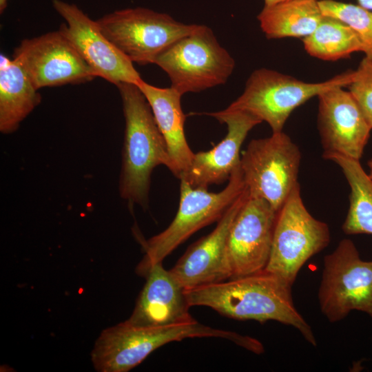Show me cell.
Returning <instances> with one entry per match:
<instances>
[{"label": "cell", "instance_id": "cell-18", "mask_svg": "<svg viewBox=\"0 0 372 372\" xmlns=\"http://www.w3.org/2000/svg\"><path fill=\"white\" fill-rule=\"evenodd\" d=\"M138 85L148 101L166 142L173 164L172 172L178 178L188 169L194 155L185 134V116L181 107L183 95L171 86L158 87L144 80Z\"/></svg>", "mask_w": 372, "mask_h": 372}, {"label": "cell", "instance_id": "cell-15", "mask_svg": "<svg viewBox=\"0 0 372 372\" xmlns=\"http://www.w3.org/2000/svg\"><path fill=\"white\" fill-rule=\"evenodd\" d=\"M227 126L225 137L212 149L194 153L188 169L178 178L192 187L208 189L212 184L229 180L240 166V149L249 131L262 123L243 111L223 110L204 113Z\"/></svg>", "mask_w": 372, "mask_h": 372}, {"label": "cell", "instance_id": "cell-3", "mask_svg": "<svg viewBox=\"0 0 372 372\" xmlns=\"http://www.w3.org/2000/svg\"><path fill=\"white\" fill-rule=\"evenodd\" d=\"M194 338H218L248 348L251 338L236 332L191 322L165 326H135L125 321L103 330L91 351L99 372H127L156 349L175 341Z\"/></svg>", "mask_w": 372, "mask_h": 372}, {"label": "cell", "instance_id": "cell-7", "mask_svg": "<svg viewBox=\"0 0 372 372\" xmlns=\"http://www.w3.org/2000/svg\"><path fill=\"white\" fill-rule=\"evenodd\" d=\"M300 159L298 147L282 131L251 140L240 163L249 197L262 198L278 211L299 184Z\"/></svg>", "mask_w": 372, "mask_h": 372}, {"label": "cell", "instance_id": "cell-17", "mask_svg": "<svg viewBox=\"0 0 372 372\" xmlns=\"http://www.w3.org/2000/svg\"><path fill=\"white\" fill-rule=\"evenodd\" d=\"M130 317L125 320L135 326H165L194 320L189 311L185 289L162 262L154 265Z\"/></svg>", "mask_w": 372, "mask_h": 372}, {"label": "cell", "instance_id": "cell-22", "mask_svg": "<svg viewBox=\"0 0 372 372\" xmlns=\"http://www.w3.org/2000/svg\"><path fill=\"white\" fill-rule=\"evenodd\" d=\"M304 50L311 56L324 61L350 57L356 52H364V45L357 33L340 20L324 16L309 36L302 39Z\"/></svg>", "mask_w": 372, "mask_h": 372}, {"label": "cell", "instance_id": "cell-5", "mask_svg": "<svg viewBox=\"0 0 372 372\" xmlns=\"http://www.w3.org/2000/svg\"><path fill=\"white\" fill-rule=\"evenodd\" d=\"M354 75L355 70H347L325 81L307 83L271 69H257L242 94L225 110L245 112L265 121L272 132H282L295 109L330 88L347 87Z\"/></svg>", "mask_w": 372, "mask_h": 372}, {"label": "cell", "instance_id": "cell-8", "mask_svg": "<svg viewBox=\"0 0 372 372\" xmlns=\"http://www.w3.org/2000/svg\"><path fill=\"white\" fill-rule=\"evenodd\" d=\"M103 34L133 63H154L156 57L198 24H185L146 8L114 11L96 20Z\"/></svg>", "mask_w": 372, "mask_h": 372}, {"label": "cell", "instance_id": "cell-1", "mask_svg": "<svg viewBox=\"0 0 372 372\" xmlns=\"http://www.w3.org/2000/svg\"><path fill=\"white\" fill-rule=\"evenodd\" d=\"M292 285L265 269L229 281L185 289L190 307H209L228 318L273 320L296 329L311 345L317 342L313 331L294 306Z\"/></svg>", "mask_w": 372, "mask_h": 372}, {"label": "cell", "instance_id": "cell-20", "mask_svg": "<svg viewBox=\"0 0 372 372\" xmlns=\"http://www.w3.org/2000/svg\"><path fill=\"white\" fill-rule=\"evenodd\" d=\"M323 17L318 0H289L264 6L257 19L268 39H304L315 31Z\"/></svg>", "mask_w": 372, "mask_h": 372}, {"label": "cell", "instance_id": "cell-11", "mask_svg": "<svg viewBox=\"0 0 372 372\" xmlns=\"http://www.w3.org/2000/svg\"><path fill=\"white\" fill-rule=\"evenodd\" d=\"M56 12L65 21L59 30L72 43L96 76L115 85L143 80L133 63L103 34L96 21L76 4L52 0Z\"/></svg>", "mask_w": 372, "mask_h": 372}, {"label": "cell", "instance_id": "cell-10", "mask_svg": "<svg viewBox=\"0 0 372 372\" xmlns=\"http://www.w3.org/2000/svg\"><path fill=\"white\" fill-rule=\"evenodd\" d=\"M318 298L330 322L342 320L354 310L372 320V260H363L351 240H342L324 257Z\"/></svg>", "mask_w": 372, "mask_h": 372}, {"label": "cell", "instance_id": "cell-9", "mask_svg": "<svg viewBox=\"0 0 372 372\" xmlns=\"http://www.w3.org/2000/svg\"><path fill=\"white\" fill-rule=\"evenodd\" d=\"M330 240L329 226L308 211L298 184L278 211L271 254L265 269L293 285L305 262L325 249Z\"/></svg>", "mask_w": 372, "mask_h": 372}, {"label": "cell", "instance_id": "cell-14", "mask_svg": "<svg viewBox=\"0 0 372 372\" xmlns=\"http://www.w3.org/2000/svg\"><path fill=\"white\" fill-rule=\"evenodd\" d=\"M317 97L323 154L336 153L360 160L372 129L349 91L338 86Z\"/></svg>", "mask_w": 372, "mask_h": 372}, {"label": "cell", "instance_id": "cell-28", "mask_svg": "<svg viewBox=\"0 0 372 372\" xmlns=\"http://www.w3.org/2000/svg\"><path fill=\"white\" fill-rule=\"evenodd\" d=\"M367 165L369 168V174L368 175L372 182V158L368 161Z\"/></svg>", "mask_w": 372, "mask_h": 372}, {"label": "cell", "instance_id": "cell-25", "mask_svg": "<svg viewBox=\"0 0 372 372\" xmlns=\"http://www.w3.org/2000/svg\"><path fill=\"white\" fill-rule=\"evenodd\" d=\"M358 4L363 8L372 10V0H357Z\"/></svg>", "mask_w": 372, "mask_h": 372}, {"label": "cell", "instance_id": "cell-23", "mask_svg": "<svg viewBox=\"0 0 372 372\" xmlns=\"http://www.w3.org/2000/svg\"><path fill=\"white\" fill-rule=\"evenodd\" d=\"M318 3L324 16L340 20L357 33L364 45L363 53L372 59V10L335 0H318Z\"/></svg>", "mask_w": 372, "mask_h": 372}, {"label": "cell", "instance_id": "cell-16", "mask_svg": "<svg viewBox=\"0 0 372 372\" xmlns=\"http://www.w3.org/2000/svg\"><path fill=\"white\" fill-rule=\"evenodd\" d=\"M248 197L245 188L215 229L192 244L169 270L185 290L229 279L225 257L227 238L235 216Z\"/></svg>", "mask_w": 372, "mask_h": 372}, {"label": "cell", "instance_id": "cell-12", "mask_svg": "<svg viewBox=\"0 0 372 372\" xmlns=\"http://www.w3.org/2000/svg\"><path fill=\"white\" fill-rule=\"evenodd\" d=\"M12 59L38 90L84 83L96 77L59 30L22 40Z\"/></svg>", "mask_w": 372, "mask_h": 372}, {"label": "cell", "instance_id": "cell-21", "mask_svg": "<svg viewBox=\"0 0 372 372\" xmlns=\"http://www.w3.org/2000/svg\"><path fill=\"white\" fill-rule=\"evenodd\" d=\"M323 158L340 166L351 189L342 231L348 235H372V182L360 160L336 153L323 154Z\"/></svg>", "mask_w": 372, "mask_h": 372}, {"label": "cell", "instance_id": "cell-19", "mask_svg": "<svg viewBox=\"0 0 372 372\" xmlns=\"http://www.w3.org/2000/svg\"><path fill=\"white\" fill-rule=\"evenodd\" d=\"M25 72L13 59L0 56V131L15 132L39 105L41 96Z\"/></svg>", "mask_w": 372, "mask_h": 372}, {"label": "cell", "instance_id": "cell-27", "mask_svg": "<svg viewBox=\"0 0 372 372\" xmlns=\"http://www.w3.org/2000/svg\"><path fill=\"white\" fill-rule=\"evenodd\" d=\"M8 0H0V13L2 14L8 6Z\"/></svg>", "mask_w": 372, "mask_h": 372}, {"label": "cell", "instance_id": "cell-24", "mask_svg": "<svg viewBox=\"0 0 372 372\" xmlns=\"http://www.w3.org/2000/svg\"><path fill=\"white\" fill-rule=\"evenodd\" d=\"M347 87L372 129V59L364 56Z\"/></svg>", "mask_w": 372, "mask_h": 372}, {"label": "cell", "instance_id": "cell-13", "mask_svg": "<svg viewBox=\"0 0 372 372\" xmlns=\"http://www.w3.org/2000/svg\"><path fill=\"white\" fill-rule=\"evenodd\" d=\"M278 211L265 200L248 197L230 227L225 245L229 278L264 270L268 263Z\"/></svg>", "mask_w": 372, "mask_h": 372}, {"label": "cell", "instance_id": "cell-4", "mask_svg": "<svg viewBox=\"0 0 372 372\" xmlns=\"http://www.w3.org/2000/svg\"><path fill=\"white\" fill-rule=\"evenodd\" d=\"M245 188L240 166L231 175L227 185L219 192L192 187L180 180V201L176 216L164 231L147 240H141L145 255L136 266V273L145 277L154 265L162 262L189 236L218 221Z\"/></svg>", "mask_w": 372, "mask_h": 372}, {"label": "cell", "instance_id": "cell-2", "mask_svg": "<svg viewBox=\"0 0 372 372\" xmlns=\"http://www.w3.org/2000/svg\"><path fill=\"white\" fill-rule=\"evenodd\" d=\"M116 87L125 122L119 192L130 208L134 205L145 207L152 171L163 165L172 172L173 164L150 105L138 85L121 83Z\"/></svg>", "mask_w": 372, "mask_h": 372}, {"label": "cell", "instance_id": "cell-26", "mask_svg": "<svg viewBox=\"0 0 372 372\" xmlns=\"http://www.w3.org/2000/svg\"><path fill=\"white\" fill-rule=\"evenodd\" d=\"M263 1H264V6H271L277 3L289 1V0H263Z\"/></svg>", "mask_w": 372, "mask_h": 372}, {"label": "cell", "instance_id": "cell-6", "mask_svg": "<svg viewBox=\"0 0 372 372\" xmlns=\"http://www.w3.org/2000/svg\"><path fill=\"white\" fill-rule=\"evenodd\" d=\"M154 64L167 74L171 87L182 95L224 84L235 68L234 58L212 30L198 24L161 53Z\"/></svg>", "mask_w": 372, "mask_h": 372}]
</instances>
